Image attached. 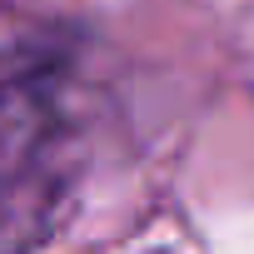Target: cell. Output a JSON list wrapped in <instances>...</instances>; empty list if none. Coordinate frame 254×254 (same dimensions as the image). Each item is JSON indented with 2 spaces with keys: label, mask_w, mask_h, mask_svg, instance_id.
<instances>
[{
  "label": "cell",
  "mask_w": 254,
  "mask_h": 254,
  "mask_svg": "<svg viewBox=\"0 0 254 254\" xmlns=\"http://www.w3.org/2000/svg\"><path fill=\"white\" fill-rule=\"evenodd\" d=\"M80 50L0 0V249L50 229L75 180Z\"/></svg>",
  "instance_id": "1"
}]
</instances>
